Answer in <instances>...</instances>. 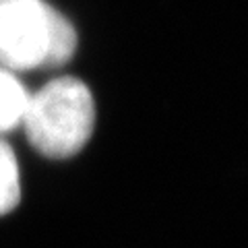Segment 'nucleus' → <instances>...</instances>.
Listing matches in <instances>:
<instances>
[{"instance_id":"obj_1","label":"nucleus","mask_w":248,"mask_h":248,"mask_svg":"<svg viewBox=\"0 0 248 248\" xmlns=\"http://www.w3.org/2000/svg\"><path fill=\"white\" fill-rule=\"evenodd\" d=\"M27 141L50 159L77 155L95 128V104L89 87L75 77H60L29 95L23 116Z\"/></svg>"},{"instance_id":"obj_2","label":"nucleus","mask_w":248,"mask_h":248,"mask_svg":"<svg viewBox=\"0 0 248 248\" xmlns=\"http://www.w3.org/2000/svg\"><path fill=\"white\" fill-rule=\"evenodd\" d=\"M77 50V31L46 0H9L0 6V66L56 68Z\"/></svg>"},{"instance_id":"obj_3","label":"nucleus","mask_w":248,"mask_h":248,"mask_svg":"<svg viewBox=\"0 0 248 248\" xmlns=\"http://www.w3.org/2000/svg\"><path fill=\"white\" fill-rule=\"evenodd\" d=\"M31 93L25 89L17 75L0 66V135L11 133L23 124Z\"/></svg>"},{"instance_id":"obj_4","label":"nucleus","mask_w":248,"mask_h":248,"mask_svg":"<svg viewBox=\"0 0 248 248\" xmlns=\"http://www.w3.org/2000/svg\"><path fill=\"white\" fill-rule=\"evenodd\" d=\"M21 201L19 161L13 147L0 139V215L11 213Z\"/></svg>"},{"instance_id":"obj_5","label":"nucleus","mask_w":248,"mask_h":248,"mask_svg":"<svg viewBox=\"0 0 248 248\" xmlns=\"http://www.w3.org/2000/svg\"><path fill=\"white\" fill-rule=\"evenodd\" d=\"M6 2H9V0H0V6H2V4H6Z\"/></svg>"}]
</instances>
